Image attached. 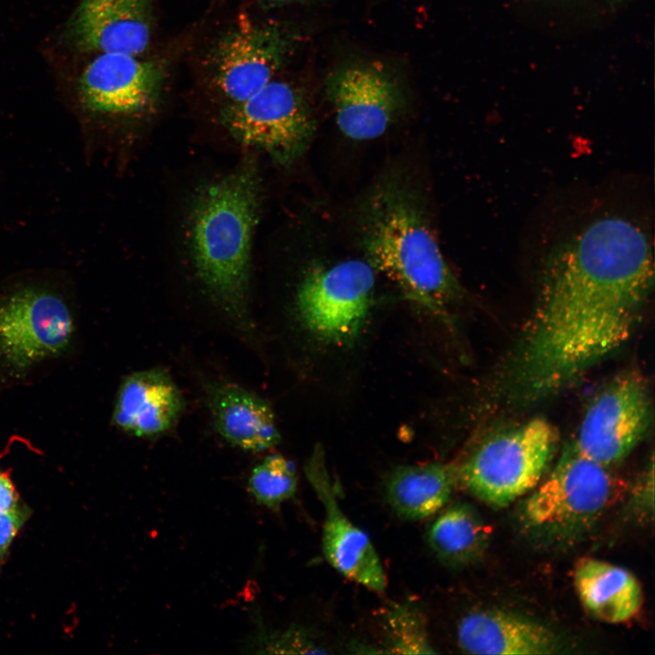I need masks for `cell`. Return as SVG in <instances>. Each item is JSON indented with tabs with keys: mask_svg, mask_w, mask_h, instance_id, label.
I'll list each match as a JSON object with an SVG mask.
<instances>
[{
	"mask_svg": "<svg viewBox=\"0 0 655 655\" xmlns=\"http://www.w3.org/2000/svg\"><path fill=\"white\" fill-rule=\"evenodd\" d=\"M326 93L340 131L356 140L384 134L406 102L398 79L378 62L339 66L328 76Z\"/></svg>",
	"mask_w": 655,
	"mask_h": 655,
	"instance_id": "8fae6325",
	"label": "cell"
},
{
	"mask_svg": "<svg viewBox=\"0 0 655 655\" xmlns=\"http://www.w3.org/2000/svg\"><path fill=\"white\" fill-rule=\"evenodd\" d=\"M154 0H82L68 38L86 52L135 55L149 45Z\"/></svg>",
	"mask_w": 655,
	"mask_h": 655,
	"instance_id": "5bb4252c",
	"label": "cell"
},
{
	"mask_svg": "<svg viewBox=\"0 0 655 655\" xmlns=\"http://www.w3.org/2000/svg\"><path fill=\"white\" fill-rule=\"evenodd\" d=\"M75 333L69 303L50 285L25 282L0 294V366L10 373L61 356Z\"/></svg>",
	"mask_w": 655,
	"mask_h": 655,
	"instance_id": "5b68a950",
	"label": "cell"
},
{
	"mask_svg": "<svg viewBox=\"0 0 655 655\" xmlns=\"http://www.w3.org/2000/svg\"><path fill=\"white\" fill-rule=\"evenodd\" d=\"M264 1L285 4V3L301 2V1H307V0H264Z\"/></svg>",
	"mask_w": 655,
	"mask_h": 655,
	"instance_id": "484cf974",
	"label": "cell"
},
{
	"mask_svg": "<svg viewBox=\"0 0 655 655\" xmlns=\"http://www.w3.org/2000/svg\"><path fill=\"white\" fill-rule=\"evenodd\" d=\"M297 483L293 463L281 455L274 454L266 457L252 469L248 489L258 504L277 509L294 496Z\"/></svg>",
	"mask_w": 655,
	"mask_h": 655,
	"instance_id": "7402d4cb",
	"label": "cell"
},
{
	"mask_svg": "<svg viewBox=\"0 0 655 655\" xmlns=\"http://www.w3.org/2000/svg\"><path fill=\"white\" fill-rule=\"evenodd\" d=\"M22 503L9 474L0 469V510L17 508Z\"/></svg>",
	"mask_w": 655,
	"mask_h": 655,
	"instance_id": "d4e9b609",
	"label": "cell"
},
{
	"mask_svg": "<svg viewBox=\"0 0 655 655\" xmlns=\"http://www.w3.org/2000/svg\"><path fill=\"white\" fill-rule=\"evenodd\" d=\"M221 123L239 143L263 150L281 165L305 151L315 126L300 91L275 79L247 99L229 103Z\"/></svg>",
	"mask_w": 655,
	"mask_h": 655,
	"instance_id": "ba28073f",
	"label": "cell"
},
{
	"mask_svg": "<svg viewBox=\"0 0 655 655\" xmlns=\"http://www.w3.org/2000/svg\"><path fill=\"white\" fill-rule=\"evenodd\" d=\"M305 472L324 507L322 549L327 560L348 579L383 592L387 579L380 559L368 536L340 509L320 446L314 448Z\"/></svg>",
	"mask_w": 655,
	"mask_h": 655,
	"instance_id": "4fadbf2b",
	"label": "cell"
},
{
	"mask_svg": "<svg viewBox=\"0 0 655 655\" xmlns=\"http://www.w3.org/2000/svg\"><path fill=\"white\" fill-rule=\"evenodd\" d=\"M297 35L277 24L240 21L217 42L213 79L230 101L240 102L263 88L284 66Z\"/></svg>",
	"mask_w": 655,
	"mask_h": 655,
	"instance_id": "30bf717a",
	"label": "cell"
},
{
	"mask_svg": "<svg viewBox=\"0 0 655 655\" xmlns=\"http://www.w3.org/2000/svg\"><path fill=\"white\" fill-rule=\"evenodd\" d=\"M651 417L648 387L636 372L620 374L594 398L573 444L609 467L629 455L645 436Z\"/></svg>",
	"mask_w": 655,
	"mask_h": 655,
	"instance_id": "9c48e42d",
	"label": "cell"
},
{
	"mask_svg": "<svg viewBox=\"0 0 655 655\" xmlns=\"http://www.w3.org/2000/svg\"><path fill=\"white\" fill-rule=\"evenodd\" d=\"M653 280L651 241L627 217H599L552 247L536 311L509 367V398L549 397L620 348Z\"/></svg>",
	"mask_w": 655,
	"mask_h": 655,
	"instance_id": "6da1fadb",
	"label": "cell"
},
{
	"mask_svg": "<svg viewBox=\"0 0 655 655\" xmlns=\"http://www.w3.org/2000/svg\"><path fill=\"white\" fill-rule=\"evenodd\" d=\"M375 285L373 267L358 259L309 271L301 281L297 310L317 339L338 346L354 341L368 317Z\"/></svg>",
	"mask_w": 655,
	"mask_h": 655,
	"instance_id": "52a82bcc",
	"label": "cell"
},
{
	"mask_svg": "<svg viewBox=\"0 0 655 655\" xmlns=\"http://www.w3.org/2000/svg\"><path fill=\"white\" fill-rule=\"evenodd\" d=\"M363 240L373 268L432 313L445 316L447 305L462 295L420 207L406 189L389 184L372 195Z\"/></svg>",
	"mask_w": 655,
	"mask_h": 655,
	"instance_id": "3957f363",
	"label": "cell"
},
{
	"mask_svg": "<svg viewBox=\"0 0 655 655\" xmlns=\"http://www.w3.org/2000/svg\"><path fill=\"white\" fill-rule=\"evenodd\" d=\"M251 648L257 653H322L325 652L300 629H289L284 632L261 630L253 638Z\"/></svg>",
	"mask_w": 655,
	"mask_h": 655,
	"instance_id": "603a6c76",
	"label": "cell"
},
{
	"mask_svg": "<svg viewBox=\"0 0 655 655\" xmlns=\"http://www.w3.org/2000/svg\"><path fill=\"white\" fill-rule=\"evenodd\" d=\"M458 641L472 654H552L559 648L549 628L503 610H480L465 616L458 627Z\"/></svg>",
	"mask_w": 655,
	"mask_h": 655,
	"instance_id": "e0dca14e",
	"label": "cell"
},
{
	"mask_svg": "<svg viewBox=\"0 0 655 655\" xmlns=\"http://www.w3.org/2000/svg\"><path fill=\"white\" fill-rule=\"evenodd\" d=\"M207 404L216 430L232 446L261 452L279 442L272 408L257 394L234 383L214 382L207 387Z\"/></svg>",
	"mask_w": 655,
	"mask_h": 655,
	"instance_id": "2e32d148",
	"label": "cell"
},
{
	"mask_svg": "<svg viewBox=\"0 0 655 655\" xmlns=\"http://www.w3.org/2000/svg\"><path fill=\"white\" fill-rule=\"evenodd\" d=\"M616 489L608 467L584 456L571 443L525 499L521 517L537 531L574 534L590 527L604 512Z\"/></svg>",
	"mask_w": 655,
	"mask_h": 655,
	"instance_id": "8992f818",
	"label": "cell"
},
{
	"mask_svg": "<svg viewBox=\"0 0 655 655\" xmlns=\"http://www.w3.org/2000/svg\"><path fill=\"white\" fill-rule=\"evenodd\" d=\"M139 56L97 53L78 80L82 107L108 116H133L150 108L158 98L165 72L159 62Z\"/></svg>",
	"mask_w": 655,
	"mask_h": 655,
	"instance_id": "7c38bea8",
	"label": "cell"
},
{
	"mask_svg": "<svg viewBox=\"0 0 655 655\" xmlns=\"http://www.w3.org/2000/svg\"><path fill=\"white\" fill-rule=\"evenodd\" d=\"M29 515V509L24 504L12 509L0 510V566L5 562L12 542Z\"/></svg>",
	"mask_w": 655,
	"mask_h": 655,
	"instance_id": "cb8c5ba5",
	"label": "cell"
},
{
	"mask_svg": "<svg viewBox=\"0 0 655 655\" xmlns=\"http://www.w3.org/2000/svg\"><path fill=\"white\" fill-rule=\"evenodd\" d=\"M258 202L257 167L246 161L199 188L189 214L196 277L213 302L244 333L253 329L250 250Z\"/></svg>",
	"mask_w": 655,
	"mask_h": 655,
	"instance_id": "7a4b0ae2",
	"label": "cell"
},
{
	"mask_svg": "<svg viewBox=\"0 0 655 655\" xmlns=\"http://www.w3.org/2000/svg\"><path fill=\"white\" fill-rule=\"evenodd\" d=\"M386 647L393 653H435L425 619L414 605H394L382 618Z\"/></svg>",
	"mask_w": 655,
	"mask_h": 655,
	"instance_id": "44dd1931",
	"label": "cell"
},
{
	"mask_svg": "<svg viewBox=\"0 0 655 655\" xmlns=\"http://www.w3.org/2000/svg\"><path fill=\"white\" fill-rule=\"evenodd\" d=\"M558 448L553 425L532 418L477 448L457 466L458 483L489 505L507 506L540 482Z\"/></svg>",
	"mask_w": 655,
	"mask_h": 655,
	"instance_id": "277c9868",
	"label": "cell"
},
{
	"mask_svg": "<svg viewBox=\"0 0 655 655\" xmlns=\"http://www.w3.org/2000/svg\"><path fill=\"white\" fill-rule=\"evenodd\" d=\"M458 484L457 466L443 462L400 466L388 476L387 499L401 518L418 520L434 515Z\"/></svg>",
	"mask_w": 655,
	"mask_h": 655,
	"instance_id": "d6986e66",
	"label": "cell"
},
{
	"mask_svg": "<svg viewBox=\"0 0 655 655\" xmlns=\"http://www.w3.org/2000/svg\"><path fill=\"white\" fill-rule=\"evenodd\" d=\"M184 409L182 394L161 368L139 370L121 382L113 409L115 426L137 438H153L170 430Z\"/></svg>",
	"mask_w": 655,
	"mask_h": 655,
	"instance_id": "9a60e30c",
	"label": "cell"
},
{
	"mask_svg": "<svg viewBox=\"0 0 655 655\" xmlns=\"http://www.w3.org/2000/svg\"><path fill=\"white\" fill-rule=\"evenodd\" d=\"M574 585L585 610L607 623L630 620L643 603L642 588L636 577L603 560H579L574 570Z\"/></svg>",
	"mask_w": 655,
	"mask_h": 655,
	"instance_id": "ac0fdd59",
	"label": "cell"
},
{
	"mask_svg": "<svg viewBox=\"0 0 655 655\" xmlns=\"http://www.w3.org/2000/svg\"><path fill=\"white\" fill-rule=\"evenodd\" d=\"M489 531L472 506L455 503L441 513L428 531L432 550L445 563L465 565L480 557L488 546Z\"/></svg>",
	"mask_w": 655,
	"mask_h": 655,
	"instance_id": "ffe728a7",
	"label": "cell"
}]
</instances>
